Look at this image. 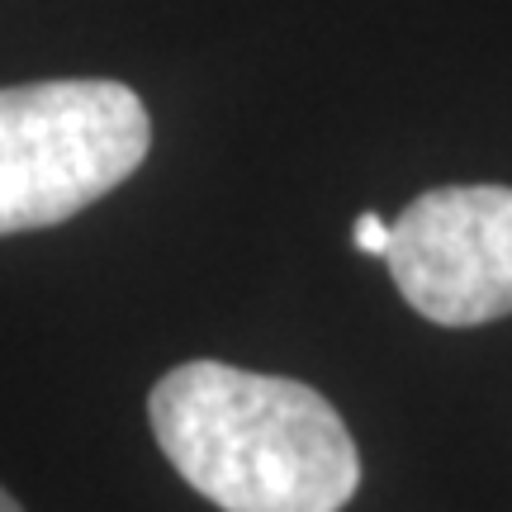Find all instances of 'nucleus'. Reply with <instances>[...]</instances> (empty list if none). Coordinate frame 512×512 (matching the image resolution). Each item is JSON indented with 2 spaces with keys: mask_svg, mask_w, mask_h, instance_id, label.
Wrapping results in <instances>:
<instances>
[{
  "mask_svg": "<svg viewBox=\"0 0 512 512\" xmlns=\"http://www.w3.org/2000/svg\"><path fill=\"white\" fill-rule=\"evenodd\" d=\"M147 418L176 475L223 512H342L361 484L342 413L285 375L185 361L152 384Z\"/></svg>",
  "mask_w": 512,
  "mask_h": 512,
  "instance_id": "nucleus-1",
  "label": "nucleus"
},
{
  "mask_svg": "<svg viewBox=\"0 0 512 512\" xmlns=\"http://www.w3.org/2000/svg\"><path fill=\"white\" fill-rule=\"evenodd\" d=\"M351 242H356V252H366V256H384L389 252V223L380 219V214H361V219L351 223Z\"/></svg>",
  "mask_w": 512,
  "mask_h": 512,
  "instance_id": "nucleus-4",
  "label": "nucleus"
},
{
  "mask_svg": "<svg viewBox=\"0 0 512 512\" xmlns=\"http://www.w3.org/2000/svg\"><path fill=\"white\" fill-rule=\"evenodd\" d=\"M389 275L427 323L479 328L512 313V190L441 185L389 223Z\"/></svg>",
  "mask_w": 512,
  "mask_h": 512,
  "instance_id": "nucleus-3",
  "label": "nucleus"
},
{
  "mask_svg": "<svg viewBox=\"0 0 512 512\" xmlns=\"http://www.w3.org/2000/svg\"><path fill=\"white\" fill-rule=\"evenodd\" d=\"M0 512H24V508H19L15 498H10V494H5V489H0Z\"/></svg>",
  "mask_w": 512,
  "mask_h": 512,
  "instance_id": "nucleus-5",
  "label": "nucleus"
},
{
  "mask_svg": "<svg viewBox=\"0 0 512 512\" xmlns=\"http://www.w3.org/2000/svg\"><path fill=\"white\" fill-rule=\"evenodd\" d=\"M152 119L124 81H29L0 91V238L53 228L143 166Z\"/></svg>",
  "mask_w": 512,
  "mask_h": 512,
  "instance_id": "nucleus-2",
  "label": "nucleus"
}]
</instances>
